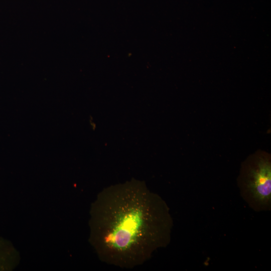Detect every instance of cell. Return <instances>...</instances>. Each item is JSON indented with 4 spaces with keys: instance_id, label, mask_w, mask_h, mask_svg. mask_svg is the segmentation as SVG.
<instances>
[{
    "instance_id": "7a4b0ae2",
    "label": "cell",
    "mask_w": 271,
    "mask_h": 271,
    "mask_svg": "<svg viewBox=\"0 0 271 271\" xmlns=\"http://www.w3.org/2000/svg\"><path fill=\"white\" fill-rule=\"evenodd\" d=\"M241 194L250 207L257 211L270 209L271 205V165L260 159L249 169L240 187Z\"/></svg>"
},
{
    "instance_id": "3957f363",
    "label": "cell",
    "mask_w": 271,
    "mask_h": 271,
    "mask_svg": "<svg viewBox=\"0 0 271 271\" xmlns=\"http://www.w3.org/2000/svg\"><path fill=\"white\" fill-rule=\"evenodd\" d=\"M17 257L11 243L0 236V271L12 270L16 265Z\"/></svg>"
},
{
    "instance_id": "6da1fadb",
    "label": "cell",
    "mask_w": 271,
    "mask_h": 271,
    "mask_svg": "<svg viewBox=\"0 0 271 271\" xmlns=\"http://www.w3.org/2000/svg\"><path fill=\"white\" fill-rule=\"evenodd\" d=\"M172 226L164 200L141 185L104 190L92 210V241L100 257L122 267L140 265L168 245Z\"/></svg>"
}]
</instances>
